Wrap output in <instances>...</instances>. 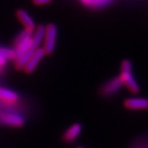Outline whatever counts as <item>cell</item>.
Instances as JSON below:
<instances>
[{"label":"cell","instance_id":"cell-5","mask_svg":"<svg viewBox=\"0 0 148 148\" xmlns=\"http://www.w3.org/2000/svg\"><path fill=\"white\" fill-rule=\"evenodd\" d=\"M0 122L6 126L22 127L24 123V120L18 114L1 113L0 114Z\"/></svg>","mask_w":148,"mask_h":148},{"label":"cell","instance_id":"cell-15","mask_svg":"<svg viewBox=\"0 0 148 148\" xmlns=\"http://www.w3.org/2000/svg\"><path fill=\"white\" fill-rule=\"evenodd\" d=\"M33 4L36 5H47L50 3L52 0H32Z\"/></svg>","mask_w":148,"mask_h":148},{"label":"cell","instance_id":"cell-17","mask_svg":"<svg viewBox=\"0 0 148 148\" xmlns=\"http://www.w3.org/2000/svg\"><path fill=\"white\" fill-rule=\"evenodd\" d=\"M78 148H83V147H81V146H79V147H78Z\"/></svg>","mask_w":148,"mask_h":148},{"label":"cell","instance_id":"cell-8","mask_svg":"<svg viewBox=\"0 0 148 148\" xmlns=\"http://www.w3.org/2000/svg\"><path fill=\"white\" fill-rule=\"evenodd\" d=\"M16 15L17 17L19 18V20L22 22V23L25 26V29H29V30H32L36 28V24L34 23V21L31 18L24 10L23 9H20L16 12Z\"/></svg>","mask_w":148,"mask_h":148},{"label":"cell","instance_id":"cell-6","mask_svg":"<svg viewBox=\"0 0 148 148\" xmlns=\"http://www.w3.org/2000/svg\"><path fill=\"white\" fill-rule=\"evenodd\" d=\"M123 105L129 110H146L148 98H128L123 102Z\"/></svg>","mask_w":148,"mask_h":148},{"label":"cell","instance_id":"cell-9","mask_svg":"<svg viewBox=\"0 0 148 148\" xmlns=\"http://www.w3.org/2000/svg\"><path fill=\"white\" fill-rule=\"evenodd\" d=\"M45 32H46V27L44 25H39L37 28L33 37H31V47H33L34 49L38 48L41 42L44 39Z\"/></svg>","mask_w":148,"mask_h":148},{"label":"cell","instance_id":"cell-4","mask_svg":"<svg viewBox=\"0 0 148 148\" xmlns=\"http://www.w3.org/2000/svg\"><path fill=\"white\" fill-rule=\"evenodd\" d=\"M45 55H46V53H45L43 47H38V49H36L35 52L33 53V55L31 56L30 59L29 60L26 66L24 67V69H23L24 71L26 73L33 72L35 71V69L37 68L39 62L45 56Z\"/></svg>","mask_w":148,"mask_h":148},{"label":"cell","instance_id":"cell-11","mask_svg":"<svg viewBox=\"0 0 148 148\" xmlns=\"http://www.w3.org/2000/svg\"><path fill=\"white\" fill-rule=\"evenodd\" d=\"M36 49H34L33 47H30L25 54H23L22 56H21L18 60L15 61V68L17 70H23L24 67L26 66V64L28 63L29 60L30 59L31 56L33 55V53L35 52Z\"/></svg>","mask_w":148,"mask_h":148},{"label":"cell","instance_id":"cell-16","mask_svg":"<svg viewBox=\"0 0 148 148\" xmlns=\"http://www.w3.org/2000/svg\"><path fill=\"white\" fill-rule=\"evenodd\" d=\"M6 59L5 58H4L3 56H0V67H2V66H4L5 63H6Z\"/></svg>","mask_w":148,"mask_h":148},{"label":"cell","instance_id":"cell-14","mask_svg":"<svg viewBox=\"0 0 148 148\" xmlns=\"http://www.w3.org/2000/svg\"><path fill=\"white\" fill-rule=\"evenodd\" d=\"M0 56H3L4 58L7 59H14V49H9L5 47H0Z\"/></svg>","mask_w":148,"mask_h":148},{"label":"cell","instance_id":"cell-13","mask_svg":"<svg viewBox=\"0 0 148 148\" xmlns=\"http://www.w3.org/2000/svg\"><path fill=\"white\" fill-rule=\"evenodd\" d=\"M32 32H33L32 30H29V29H25V30L23 31V32L21 33V34H19L18 37L16 38V39L14 40V47H17L20 44H22L23 42H24L25 40L30 38H31V35H32Z\"/></svg>","mask_w":148,"mask_h":148},{"label":"cell","instance_id":"cell-1","mask_svg":"<svg viewBox=\"0 0 148 148\" xmlns=\"http://www.w3.org/2000/svg\"><path fill=\"white\" fill-rule=\"evenodd\" d=\"M123 84H125L128 89L133 93L137 94L139 92V86L137 85L135 79L132 76L131 62L129 60H123L121 65V75H120Z\"/></svg>","mask_w":148,"mask_h":148},{"label":"cell","instance_id":"cell-2","mask_svg":"<svg viewBox=\"0 0 148 148\" xmlns=\"http://www.w3.org/2000/svg\"><path fill=\"white\" fill-rule=\"evenodd\" d=\"M57 37V28L54 23H49L46 27V32L44 37V47L43 49L46 55L52 54L56 47V42Z\"/></svg>","mask_w":148,"mask_h":148},{"label":"cell","instance_id":"cell-10","mask_svg":"<svg viewBox=\"0 0 148 148\" xmlns=\"http://www.w3.org/2000/svg\"><path fill=\"white\" fill-rule=\"evenodd\" d=\"M0 99L6 103H15L19 99V95L10 89L0 88Z\"/></svg>","mask_w":148,"mask_h":148},{"label":"cell","instance_id":"cell-12","mask_svg":"<svg viewBox=\"0 0 148 148\" xmlns=\"http://www.w3.org/2000/svg\"><path fill=\"white\" fill-rule=\"evenodd\" d=\"M30 47H31V38L25 40L24 42H23L22 44H20L17 47H15L14 49V61L15 62L16 60H18L23 54H25V53Z\"/></svg>","mask_w":148,"mask_h":148},{"label":"cell","instance_id":"cell-7","mask_svg":"<svg viewBox=\"0 0 148 148\" xmlns=\"http://www.w3.org/2000/svg\"><path fill=\"white\" fill-rule=\"evenodd\" d=\"M82 130V125L80 123H74L64 132L62 139L66 143H71L75 140Z\"/></svg>","mask_w":148,"mask_h":148},{"label":"cell","instance_id":"cell-3","mask_svg":"<svg viewBox=\"0 0 148 148\" xmlns=\"http://www.w3.org/2000/svg\"><path fill=\"white\" fill-rule=\"evenodd\" d=\"M123 86V82L120 76L115 77L106 83H104L100 88V95L103 97H111L117 93L121 87Z\"/></svg>","mask_w":148,"mask_h":148}]
</instances>
